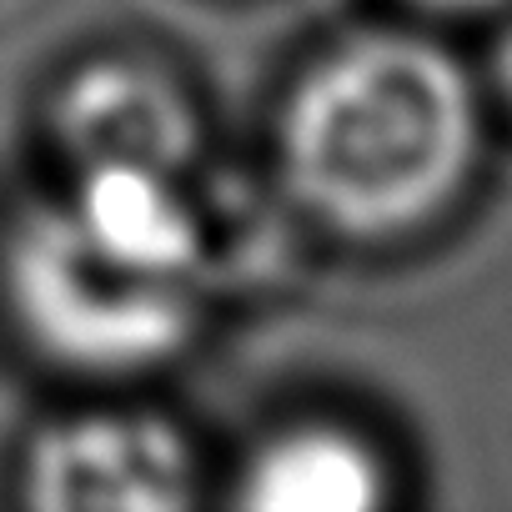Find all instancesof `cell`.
<instances>
[{
    "label": "cell",
    "instance_id": "cell-1",
    "mask_svg": "<svg viewBox=\"0 0 512 512\" xmlns=\"http://www.w3.org/2000/svg\"><path fill=\"white\" fill-rule=\"evenodd\" d=\"M477 96L427 36L367 31L332 46L282 111V176L342 236L387 241L427 226L472 176Z\"/></svg>",
    "mask_w": 512,
    "mask_h": 512
},
{
    "label": "cell",
    "instance_id": "cell-2",
    "mask_svg": "<svg viewBox=\"0 0 512 512\" xmlns=\"http://www.w3.org/2000/svg\"><path fill=\"white\" fill-rule=\"evenodd\" d=\"M0 297L36 357L81 377L151 372L196 332V282L116 262L66 201H41L6 231Z\"/></svg>",
    "mask_w": 512,
    "mask_h": 512
},
{
    "label": "cell",
    "instance_id": "cell-3",
    "mask_svg": "<svg viewBox=\"0 0 512 512\" xmlns=\"http://www.w3.org/2000/svg\"><path fill=\"white\" fill-rule=\"evenodd\" d=\"M21 497L41 512H176L196 497V452L161 412H76L31 442Z\"/></svg>",
    "mask_w": 512,
    "mask_h": 512
},
{
    "label": "cell",
    "instance_id": "cell-4",
    "mask_svg": "<svg viewBox=\"0 0 512 512\" xmlns=\"http://www.w3.org/2000/svg\"><path fill=\"white\" fill-rule=\"evenodd\" d=\"M51 126L76 171L151 166L181 176L201 141V121L181 81L131 56H101L76 66L56 91Z\"/></svg>",
    "mask_w": 512,
    "mask_h": 512
},
{
    "label": "cell",
    "instance_id": "cell-5",
    "mask_svg": "<svg viewBox=\"0 0 512 512\" xmlns=\"http://www.w3.org/2000/svg\"><path fill=\"white\" fill-rule=\"evenodd\" d=\"M176 181L181 176L151 166H86L76 171V186L61 201L71 206L81 231L116 262L151 277L196 282L201 221Z\"/></svg>",
    "mask_w": 512,
    "mask_h": 512
},
{
    "label": "cell",
    "instance_id": "cell-6",
    "mask_svg": "<svg viewBox=\"0 0 512 512\" xmlns=\"http://www.w3.org/2000/svg\"><path fill=\"white\" fill-rule=\"evenodd\" d=\"M387 497L382 457L347 427L307 422L262 442L236 482L251 512H367Z\"/></svg>",
    "mask_w": 512,
    "mask_h": 512
},
{
    "label": "cell",
    "instance_id": "cell-7",
    "mask_svg": "<svg viewBox=\"0 0 512 512\" xmlns=\"http://www.w3.org/2000/svg\"><path fill=\"white\" fill-rule=\"evenodd\" d=\"M497 86H502V101L512 106V31H507V41L497 46Z\"/></svg>",
    "mask_w": 512,
    "mask_h": 512
},
{
    "label": "cell",
    "instance_id": "cell-8",
    "mask_svg": "<svg viewBox=\"0 0 512 512\" xmlns=\"http://www.w3.org/2000/svg\"><path fill=\"white\" fill-rule=\"evenodd\" d=\"M417 6H432V11H492L502 0H417Z\"/></svg>",
    "mask_w": 512,
    "mask_h": 512
}]
</instances>
